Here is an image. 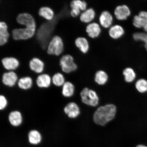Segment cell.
<instances>
[{"mask_svg":"<svg viewBox=\"0 0 147 147\" xmlns=\"http://www.w3.org/2000/svg\"><path fill=\"white\" fill-rule=\"evenodd\" d=\"M117 106L113 103L99 106L94 112L93 121L97 126H105L115 120L117 116Z\"/></svg>","mask_w":147,"mask_h":147,"instance_id":"1","label":"cell"},{"mask_svg":"<svg viewBox=\"0 0 147 147\" xmlns=\"http://www.w3.org/2000/svg\"><path fill=\"white\" fill-rule=\"evenodd\" d=\"M81 102L84 105L91 108L98 107L100 104V98L95 90L87 87L81 90L80 92Z\"/></svg>","mask_w":147,"mask_h":147,"instance_id":"2","label":"cell"},{"mask_svg":"<svg viewBox=\"0 0 147 147\" xmlns=\"http://www.w3.org/2000/svg\"><path fill=\"white\" fill-rule=\"evenodd\" d=\"M59 65L62 72L66 74L75 72L78 68L73 57L69 55H64L62 57L60 60Z\"/></svg>","mask_w":147,"mask_h":147,"instance_id":"3","label":"cell"},{"mask_svg":"<svg viewBox=\"0 0 147 147\" xmlns=\"http://www.w3.org/2000/svg\"><path fill=\"white\" fill-rule=\"evenodd\" d=\"M64 45L62 38L58 36H53L47 49L48 54L59 56L63 51Z\"/></svg>","mask_w":147,"mask_h":147,"instance_id":"4","label":"cell"},{"mask_svg":"<svg viewBox=\"0 0 147 147\" xmlns=\"http://www.w3.org/2000/svg\"><path fill=\"white\" fill-rule=\"evenodd\" d=\"M0 77L2 83L5 87L12 88L17 84L19 79L16 73L13 71H7L3 73L0 69Z\"/></svg>","mask_w":147,"mask_h":147,"instance_id":"5","label":"cell"},{"mask_svg":"<svg viewBox=\"0 0 147 147\" xmlns=\"http://www.w3.org/2000/svg\"><path fill=\"white\" fill-rule=\"evenodd\" d=\"M63 111L67 117L71 119L78 118L82 113L80 107L76 102L74 101L67 103L64 107Z\"/></svg>","mask_w":147,"mask_h":147,"instance_id":"6","label":"cell"},{"mask_svg":"<svg viewBox=\"0 0 147 147\" xmlns=\"http://www.w3.org/2000/svg\"><path fill=\"white\" fill-rule=\"evenodd\" d=\"M131 14V11L129 7L125 4L117 5L114 11L115 18L119 21H125Z\"/></svg>","mask_w":147,"mask_h":147,"instance_id":"7","label":"cell"},{"mask_svg":"<svg viewBox=\"0 0 147 147\" xmlns=\"http://www.w3.org/2000/svg\"><path fill=\"white\" fill-rule=\"evenodd\" d=\"M85 31L90 38L95 39L100 36L102 30L100 24L95 22H92L86 26Z\"/></svg>","mask_w":147,"mask_h":147,"instance_id":"8","label":"cell"},{"mask_svg":"<svg viewBox=\"0 0 147 147\" xmlns=\"http://www.w3.org/2000/svg\"><path fill=\"white\" fill-rule=\"evenodd\" d=\"M98 21L101 27L105 29H109L113 25V15L108 10L102 11L99 16Z\"/></svg>","mask_w":147,"mask_h":147,"instance_id":"9","label":"cell"},{"mask_svg":"<svg viewBox=\"0 0 147 147\" xmlns=\"http://www.w3.org/2000/svg\"><path fill=\"white\" fill-rule=\"evenodd\" d=\"M8 121L11 126L14 127H18L21 125L23 122L22 114L19 110H13L9 113Z\"/></svg>","mask_w":147,"mask_h":147,"instance_id":"10","label":"cell"},{"mask_svg":"<svg viewBox=\"0 0 147 147\" xmlns=\"http://www.w3.org/2000/svg\"><path fill=\"white\" fill-rule=\"evenodd\" d=\"M1 61L3 65L2 69L3 73L15 70L19 66L18 60L12 57L3 58L1 59Z\"/></svg>","mask_w":147,"mask_h":147,"instance_id":"11","label":"cell"},{"mask_svg":"<svg viewBox=\"0 0 147 147\" xmlns=\"http://www.w3.org/2000/svg\"><path fill=\"white\" fill-rule=\"evenodd\" d=\"M36 85L40 89H47L52 84L51 77L47 74L38 75L35 79Z\"/></svg>","mask_w":147,"mask_h":147,"instance_id":"12","label":"cell"},{"mask_svg":"<svg viewBox=\"0 0 147 147\" xmlns=\"http://www.w3.org/2000/svg\"><path fill=\"white\" fill-rule=\"evenodd\" d=\"M109 76L107 71L104 69H99L94 74V81L96 85L102 87L109 82Z\"/></svg>","mask_w":147,"mask_h":147,"instance_id":"13","label":"cell"},{"mask_svg":"<svg viewBox=\"0 0 147 147\" xmlns=\"http://www.w3.org/2000/svg\"><path fill=\"white\" fill-rule=\"evenodd\" d=\"M125 33V32L123 27L119 24L112 25L108 31L110 38L113 40H118L122 38Z\"/></svg>","mask_w":147,"mask_h":147,"instance_id":"14","label":"cell"},{"mask_svg":"<svg viewBox=\"0 0 147 147\" xmlns=\"http://www.w3.org/2000/svg\"><path fill=\"white\" fill-rule=\"evenodd\" d=\"M96 16V11L92 8H88L81 13L79 19L84 24H89L92 22Z\"/></svg>","mask_w":147,"mask_h":147,"instance_id":"15","label":"cell"},{"mask_svg":"<svg viewBox=\"0 0 147 147\" xmlns=\"http://www.w3.org/2000/svg\"><path fill=\"white\" fill-rule=\"evenodd\" d=\"M122 75L125 82L131 84L135 82L137 79V73L133 68L127 67L123 70Z\"/></svg>","mask_w":147,"mask_h":147,"instance_id":"16","label":"cell"},{"mask_svg":"<svg viewBox=\"0 0 147 147\" xmlns=\"http://www.w3.org/2000/svg\"><path fill=\"white\" fill-rule=\"evenodd\" d=\"M75 44L82 54H87L90 51V45L88 39L84 36L79 37L75 40Z\"/></svg>","mask_w":147,"mask_h":147,"instance_id":"17","label":"cell"},{"mask_svg":"<svg viewBox=\"0 0 147 147\" xmlns=\"http://www.w3.org/2000/svg\"><path fill=\"white\" fill-rule=\"evenodd\" d=\"M61 88V94L65 98H70L74 95L76 88L74 83L71 81H66Z\"/></svg>","mask_w":147,"mask_h":147,"instance_id":"18","label":"cell"},{"mask_svg":"<svg viewBox=\"0 0 147 147\" xmlns=\"http://www.w3.org/2000/svg\"><path fill=\"white\" fill-rule=\"evenodd\" d=\"M27 139L29 144L37 146L41 143L43 138L42 134L38 130L32 129L28 133Z\"/></svg>","mask_w":147,"mask_h":147,"instance_id":"19","label":"cell"},{"mask_svg":"<svg viewBox=\"0 0 147 147\" xmlns=\"http://www.w3.org/2000/svg\"><path fill=\"white\" fill-rule=\"evenodd\" d=\"M147 22V11H142L138 14L134 16L133 20V25L137 28H143Z\"/></svg>","mask_w":147,"mask_h":147,"instance_id":"20","label":"cell"},{"mask_svg":"<svg viewBox=\"0 0 147 147\" xmlns=\"http://www.w3.org/2000/svg\"><path fill=\"white\" fill-rule=\"evenodd\" d=\"M29 66L31 70L40 75L43 72L45 64L39 59L34 58L29 62Z\"/></svg>","mask_w":147,"mask_h":147,"instance_id":"21","label":"cell"},{"mask_svg":"<svg viewBox=\"0 0 147 147\" xmlns=\"http://www.w3.org/2000/svg\"><path fill=\"white\" fill-rule=\"evenodd\" d=\"M10 36L7 24L4 22H0V45L6 43Z\"/></svg>","mask_w":147,"mask_h":147,"instance_id":"22","label":"cell"},{"mask_svg":"<svg viewBox=\"0 0 147 147\" xmlns=\"http://www.w3.org/2000/svg\"><path fill=\"white\" fill-rule=\"evenodd\" d=\"M136 90L141 94L147 93V80L141 78L137 79L134 83Z\"/></svg>","mask_w":147,"mask_h":147,"instance_id":"23","label":"cell"},{"mask_svg":"<svg viewBox=\"0 0 147 147\" xmlns=\"http://www.w3.org/2000/svg\"><path fill=\"white\" fill-rule=\"evenodd\" d=\"M52 84L55 87H62L66 81L65 77L63 74L58 72L55 74L51 77Z\"/></svg>","mask_w":147,"mask_h":147,"instance_id":"24","label":"cell"},{"mask_svg":"<svg viewBox=\"0 0 147 147\" xmlns=\"http://www.w3.org/2000/svg\"><path fill=\"white\" fill-rule=\"evenodd\" d=\"M39 15L48 21H51L54 17V13L52 9L48 7H42L38 12Z\"/></svg>","mask_w":147,"mask_h":147,"instance_id":"25","label":"cell"},{"mask_svg":"<svg viewBox=\"0 0 147 147\" xmlns=\"http://www.w3.org/2000/svg\"><path fill=\"white\" fill-rule=\"evenodd\" d=\"M71 9H78L82 12L88 8V3L87 2L81 0H71L69 5Z\"/></svg>","mask_w":147,"mask_h":147,"instance_id":"26","label":"cell"},{"mask_svg":"<svg viewBox=\"0 0 147 147\" xmlns=\"http://www.w3.org/2000/svg\"><path fill=\"white\" fill-rule=\"evenodd\" d=\"M133 39L136 41H141L144 44V47L147 51V33L136 32L133 35Z\"/></svg>","mask_w":147,"mask_h":147,"instance_id":"27","label":"cell"},{"mask_svg":"<svg viewBox=\"0 0 147 147\" xmlns=\"http://www.w3.org/2000/svg\"><path fill=\"white\" fill-rule=\"evenodd\" d=\"M8 100L6 96L3 94L0 95V110L3 111L5 110L8 106Z\"/></svg>","mask_w":147,"mask_h":147,"instance_id":"28","label":"cell"},{"mask_svg":"<svg viewBox=\"0 0 147 147\" xmlns=\"http://www.w3.org/2000/svg\"><path fill=\"white\" fill-rule=\"evenodd\" d=\"M82 11L76 8L71 9L70 14L71 17L73 18H76L80 16Z\"/></svg>","mask_w":147,"mask_h":147,"instance_id":"29","label":"cell"},{"mask_svg":"<svg viewBox=\"0 0 147 147\" xmlns=\"http://www.w3.org/2000/svg\"><path fill=\"white\" fill-rule=\"evenodd\" d=\"M143 28L144 30L147 33V22L143 26Z\"/></svg>","mask_w":147,"mask_h":147,"instance_id":"30","label":"cell"},{"mask_svg":"<svg viewBox=\"0 0 147 147\" xmlns=\"http://www.w3.org/2000/svg\"><path fill=\"white\" fill-rule=\"evenodd\" d=\"M136 147H147V146H145L144 145L139 144L138 145V146H137Z\"/></svg>","mask_w":147,"mask_h":147,"instance_id":"31","label":"cell"}]
</instances>
